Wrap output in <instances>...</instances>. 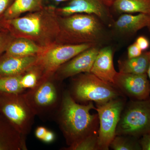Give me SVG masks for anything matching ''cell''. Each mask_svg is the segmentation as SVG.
<instances>
[{"instance_id":"1","label":"cell","mask_w":150,"mask_h":150,"mask_svg":"<svg viewBox=\"0 0 150 150\" xmlns=\"http://www.w3.org/2000/svg\"><path fill=\"white\" fill-rule=\"evenodd\" d=\"M96 107L93 102L78 103L73 98L69 90L64 89L61 105L54 120L64 137L70 150L89 135L98 132V114H91Z\"/></svg>"},{"instance_id":"2","label":"cell","mask_w":150,"mask_h":150,"mask_svg":"<svg viewBox=\"0 0 150 150\" xmlns=\"http://www.w3.org/2000/svg\"><path fill=\"white\" fill-rule=\"evenodd\" d=\"M2 22L15 38H27L45 49L56 44L60 32L59 16L53 6Z\"/></svg>"},{"instance_id":"3","label":"cell","mask_w":150,"mask_h":150,"mask_svg":"<svg viewBox=\"0 0 150 150\" xmlns=\"http://www.w3.org/2000/svg\"><path fill=\"white\" fill-rule=\"evenodd\" d=\"M60 32L56 44H90L100 47L113 40L110 28L93 15L59 16Z\"/></svg>"},{"instance_id":"4","label":"cell","mask_w":150,"mask_h":150,"mask_svg":"<svg viewBox=\"0 0 150 150\" xmlns=\"http://www.w3.org/2000/svg\"><path fill=\"white\" fill-rule=\"evenodd\" d=\"M65 89L54 75L43 77L24 94L35 116L43 121L54 120L62 103Z\"/></svg>"},{"instance_id":"5","label":"cell","mask_w":150,"mask_h":150,"mask_svg":"<svg viewBox=\"0 0 150 150\" xmlns=\"http://www.w3.org/2000/svg\"><path fill=\"white\" fill-rule=\"evenodd\" d=\"M69 90L76 102L87 104L90 102L101 104L124 96L112 84L108 83L91 73H82L73 77Z\"/></svg>"},{"instance_id":"6","label":"cell","mask_w":150,"mask_h":150,"mask_svg":"<svg viewBox=\"0 0 150 150\" xmlns=\"http://www.w3.org/2000/svg\"><path fill=\"white\" fill-rule=\"evenodd\" d=\"M0 113L22 136L26 137L30 133L35 115L24 93H0Z\"/></svg>"},{"instance_id":"7","label":"cell","mask_w":150,"mask_h":150,"mask_svg":"<svg viewBox=\"0 0 150 150\" xmlns=\"http://www.w3.org/2000/svg\"><path fill=\"white\" fill-rule=\"evenodd\" d=\"M150 133V96L143 100H131L126 103L117 126L116 135L140 139Z\"/></svg>"},{"instance_id":"8","label":"cell","mask_w":150,"mask_h":150,"mask_svg":"<svg viewBox=\"0 0 150 150\" xmlns=\"http://www.w3.org/2000/svg\"><path fill=\"white\" fill-rule=\"evenodd\" d=\"M126 99L124 96L112 99L101 104L96 105L99 120L98 145L99 150H108L116 131Z\"/></svg>"},{"instance_id":"9","label":"cell","mask_w":150,"mask_h":150,"mask_svg":"<svg viewBox=\"0 0 150 150\" xmlns=\"http://www.w3.org/2000/svg\"><path fill=\"white\" fill-rule=\"evenodd\" d=\"M94 46L90 44H55L46 48L38 55L35 65L42 72L43 77L52 76L62 65Z\"/></svg>"},{"instance_id":"10","label":"cell","mask_w":150,"mask_h":150,"mask_svg":"<svg viewBox=\"0 0 150 150\" xmlns=\"http://www.w3.org/2000/svg\"><path fill=\"white\" fill-rule=\"evenodd\" d=\"M66 6L56 8L57 15L67 16L77 13L93 15L110 28L115 20L110 6L104 0H69Z\"/></svg>"},{"instance_id":"11","label":"cell","mask_w":150,"mask_h":150,"mask_svg":"<svg viewBox=\"0 0 150 150\" xmlns=\"http://www.w3.org/2000/svg\"><path fill=\"white\" fill-rule=\"evenodd\" d=\"M113 85L124 96L131 100H143L150 96V83L147 74L118 72Z\"/></svg>"},{"instance_id":"12","label":"cell","mask_w":150,"mask_h":150,"mask_svg":"<svg viewBox=\"0 0 150 150\" xmlns=\"http://www.w3.org/2000/svg\"><path fill=\"white\" fill-rule=\"evenodd\" d=\"M101 47L94 46L85 50L61 66L54 73L58 80L63 82L82 73H90L94 62Z\"/></svg>"},{"instance_id":"13","label":"cell","mask_w":150,"mask_h":150,"mask_svg":"<svg viewBox=\"0 0 150 150\" xmlns=\"http://www.w3.org/2000/svg\"><path fill=\"white\" fill-rule=\"evenodd\" d=\"M150 25V14L130 13L121 15L110 29L113 39L126 38L134 36L140 30Z\"/></svg>"},{"instance_id":"14","label":"cell","mask_w":150,"mask_h":150,"mask_svg":"<svg viewBox=\"0 0 150 150\" xmlns=\"http://www.w3.org/2000/svg\"><path fill=\"white\" fill-rule=\"evenodd\" d=\"M114 50L110 45L101 47L100 49L90 73L101 80L113 84L117 72L113 64Z\"/></svg>"},{"instance_id":"15","label":"cell","mask_w":150,"mask_h":150,"mask_svg":"<svg viewBox=\"0 0 150 150\" xmlns=\"http://www.w3.org/2000/svg\"><path fill=\"white\" fill-rule=\"evenodd\" d=\"M38 55L18 57L4 55L0 57V78L22 74L37 63Z\"/></svg>"},{"instance_id":"16","label":"cell","mask_w":150,"mask_h":150,"mask_svg":"<svg viewBox=\"0 0 150 150\" xmlns=\"http://www.w3.org/2000/svg\"><path fill=\"white\" fill-rule=\"evenodd\" d=\"M26 138L0 113V150H27Z\"/></svg>"},{"instance_id":"17","label":"cell","mask_w":150,"mask_h":150,"mask_svg":"<svg viewBox=\"0 0 150 150\" xmlns=\"http://www.w3.org/2000/svg\"><path fill=\"white\" fill-rule=\"evenodd\" d=\"M45 49L27 38H15L9 44L5 54L9 56L25 57L39 55Z\"/></svg>"},{"instance_id":"18","label":"cell","mask_w":150,"mask_h":150,"mask_svg":"<svg viewBox=\"0 0 150 150\" xmlns=\"http://www.w3.org/2000/svg\"><path fill=\"white\" fill-rule=\"evenodd\" d=\"M149 52L143 51L138 57L118 60L119 72L142 74H147L149 65Z\"/></svg>"},{"instance_id":"19","label":"cell","mask_w":150,"mask_h":150,"mask_svg":"<svg viewBox=\"0 0 150 150\" xmlns=\"http://www.w3.org/2000/svg\"><path fill=\"white\" fill-rule=\"evenodd\" d=\"M43 7L42 0H14L6 11L2 21L17 18L23 14L39 10Z\"/></svg>"},{"instance_id":"20","label":"cell","mask_w":150,"mask_h":150,"mask_svg":"<svg viewBox=\"0 0 150 150\" xmlns=\"http://www.w3.org/2000/svg\"><path fill=\"white\" fill-rule=\"evenodd\" d=\"M115 13L150 14V0H115L110 6Z\"/></svg>"},{"instance_id":"21","label":"cell","mask_w":150,"mask_h":150,"mask_svg":"<svg viewBox=\"0 0 150 150\" xmlns=\"http://www.w3.org/2000/svg\"><path fill=\"white\" fill-rule=\"evenodd\" d=\"M110 148L114 150H142L139 138L124 135H116L110 143Z\"/></svg>"},{"instance_id":"22","label":"cell","mask_w":150,"mask_h":150,"mask_svg":"<svg viewBox=\"0 0 150 150\" xmlns=\"http://www.w3.org/2000/svg\"><path fill=\"white\" fill-rule=\"evenodd\" d=\"M22 74L0 78V93H23L25 91L21 83Z\"/></svg>"},{"instance_id":"23","label":"cell","mask_w":150,"mask_h":150,"mask_svg":"<svg viewBox=\"0 0 150 150\" xmlns=\"http://www.w3.org/2000/svg\"><path fill=\"white\" fill-rule=\"evenodd\" d=\"M42 78V72L36 65H34L22 74V86L25 91L33 88Z\"/></svg>"},{"instance_id":"24","label":"cell","mask_w":150,"mask_h":150,"mask_svg":"<svg viewBox=\"0 0 150 150\" xmlns=\"http://www.w3.org/2000/svg\"><path fill=\"white\" fill-rule=\"evenodd\" d=\"M98 132L89 135L70 150H98Z\"/></svg>"},{"instance_id":"25","label":"cell","mask_w":150,"mask_h":150,"mask_svg":"<svg viewBox=\"0 0 150 150\" xmlns=\"http://www.w3.org/2000/svg\"><path fill=\"white\" fill-rule=\"evenodd\" d=\"M15 37L5 28L0 30V55L5 52L9 44Z\"/></svg>"},{"instance_id":"26","label":"cell","mask_w":150,"mask_h":150,"mask_svg":"<svg viewBox=\"0 0 150 150\" xmlns=\"http://www.w3.org/2000/svg\"><path fill=\"white\" fill-rule=\"evenodd\" d=\"M143 51L140 49L139 47L134 42L129 46L127 49V55L128 58H135L140 56L143 53Z\"/></svg>"},{"instance_id":"27","label":"cell","mask_w":150,"mask_h":150,"mask_svg":"<svg viewBox=\"0 0 150 150\" xmlns=\"http://www.w3.org/2000/svg\"><path fill=\"white\" fill-rule=\"evenodd\" d=\"M135 42L143 51H146L147 49L150 47L149 40L145 36L141 35L139 36L137 38Z\"/></svg>"},{"instance_id":"28","label":"cell","mask_w":150,"mask_h":150,"mask_svg":"<svg viewBox=\"0 0 150 150\" xmlns=\"http://www.w3.org/2000/svg\"><path fill=\"white\" fill-rule=\"evenodd\" d=\"M14 0H0V22L2 21L3 16Z\"/></svg>"},{"instance_id":"29","label":"cell","mask_w":150,"mask_h":150,"mask_svg":"<svg viewBox=\"0 0 150 150\" xmlns=\"http://www.w3.org/2000/svg\"><path fill=\"white\" fill-rule=\"evenodd\" d=\"M139 143L142 150H150V133L141 137Z\"/></svg>"},{"instance_id":"30","label":"cell","mask_w":150,"mask_h":150,"mask_svg":"<svg viewBox=\"0 0 150 150\" xmlns=\"http://www.w3.org/2000/svg\"><path fill=\"white\" fill-rule=\"evenodd\" d=\"M48 129L44 126H38L35 129V137L38 139L42 141Z\"/></svg>"},{"instance_id":"31","label":"cell","mask_w":150,"mask_h":150,"mask_svg":"<svg viewBox=\"0 0 150 150\" xmlns=\"http://www.w3.org/2000/svg\"><path fill=\"white\" fill-rule=\"evenodd\" d=\"M55 139L56 137L54 132L48 130L42 141L46 144H50L54 142Z\"/></svg>"},{"instance_id":"32","label":"cell","mask_w":150,"mask_h":150,"mask_svg":"<svg viewBox=\"0 0 150 150\" xmlns=\"http://www.w3.org/2000/svg\"><path fill=\"white\" fill-rule=\"evenodd\" d=\"M149 52L150 56L149 65V69H148V71L147 73V74L148 78H149V80L150 83V49L149 51Z\"/></svg>"},{"instance_id":"33","label":"cell","mask_w":150,"mask_h":150,"mask_svg":"<svg viewBox=\"0 0 150 150\" xmlns=\"http://www.w3.org/2000/svg\"><path fill=\"white\" fill-rule=\"evenodd\" d=\"M104 1H105L110 6L111 4H112V3L114 1H115V0H104Z\"/></svg>"},{"instance_id":"34","label":"cell","mask_w":150,"mask_h":150,"mask_svg":"<svg viewBox=\"0 0 150 150\" xmlns=\"http://www.w3.org/2000/svg\"><path fill=\"white\" fill-rule=\"evenodd\" d=\"M53 1H55L56 2H61L65 1H68L69 0H53Z\"/></svg>"},{"instance_id":"35","label":"cell","mask_w":150,"mask_h":150,"mask_svg":"<svg viewBox=\"0 0 150 150\" xmlns=\"http://www.w3.org/2000/svg\"><path fill=\"white\" fill-rule=\"evenodd\" d=\"M3 28H4V27H3L2 22H0V30Z\"/></svg>"},{"instance_id":"36","label":"cell","mask_w":150,"mask_h":150,"mask_svg":"<svg viewBox=\"0 0 150 150\" xmlns=\"http://www.w3.org/2000/svg\"><path fill=\"white\" fill-rule=\"evenodd\" d=\"M147 28L148 30H149V32L150 33V25H149Z\"/></svg>"}]
</instances>
